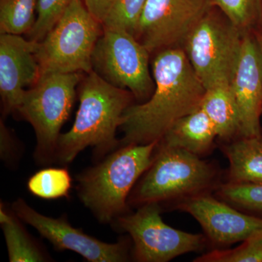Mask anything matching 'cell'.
Masks as SVG:
<instances>
[{
    "instance_id": "obj_19",
    "label": "cell",
    "mask_w": 262,
    "mask_h": 262,
    "mask_svg": "<svg viewBox=\"0 0 262 262\" xmlns=\"http://www.w3.org/2000/svg\"><path fill=\"white\" fill-rule=\"evenodd\" d=\"M14 212L7 210L1 203L0 224L5 234L10 262L47 261L48 257L33 241Z\"/></svg>"
},
{
    "instance_id": "obj_17",
    "label": "cell",
    "mask_w": 262,
    "mask_h": 262,
    "mask_svg": "<svg viewBox=\"0 0 262 262\" xmlns=\"http://www.w3.org/2000/svg\"><path fill=\"white\" fill-rule=\"evenodd\" d=\"M201 108L214 125L218 137L231 141L241 136L238 108L230 84L206 90Z\"/></svg>"
},
{
    "instance_id": "obj_7",
    "label": "cell",
    "mask_w": 262,
    "mask_h": 262,
    "mask_svg": "<svg viewBox=\"0 0 262 262\" xmlns=\"http://www.w3.org/2000/svg\"><path fill=\"white\" fill-rule=\"evenodd\" d=\"M244 33L211 12L193 29L184 52L206 90L231 84L241 56Z\"/></svg>"
},
{
    "instance_id": "obj_4",
    "label": "cell",
    "mask_w": 262,
    "mask_h": 262,
    "mask_svg": "<svg viewBox=\"0 0 262 262\" xmlns=\"http://www.w3.org/2000/svg\"><path fill=\"white\" fill-rule=\"evenodd\" d=\"M216 169L186 150L160 144L149 168L136 183L128 205L180 201L216 189Z\"/></svg>"
},
{
    "instance_id": "obj_25",
    "label": "cell",
    "mask_w": 262,
    "mask_h": 262,
    "mask_svg": "<svg viewBox=\"0 0 262 262\" xmlns=\"http://www.w3.org/2000/svg\"><path fill=\"white\" fill-rule=\"evenodd\" d=\"M73 0H37L34 27L29 33V39L39 42L58 23Z\"/></svg>"
},
{
    "instance_id": "obj_20",
    "label": "cell",
    "mask_w": 262,
    "mask_h": 262,
    "mask_svg": "<svg viewBox=\"0 0 262 262\" xmlns=\"http://www.w3.org/2000/svg\"><path fill=\"white\" fill-rule=\"evenodd\" d=\"M37 0H0V32L29 34L35 24Z\"/></svg>"
},
{
    "instance_id": "obj_15",
    "label": "cell",
    "mask_w": 262,
    "mask_h": 262,
    "mask_svg": "<svg viewBox=\"0 0 262 262\" xmlns=\"http://www.w3.org/2000/svg\"><path fill=\"white\" fill-rule=\"evenodd\" d=\"M217 136L214 125L203 108L179 119L165 133L160 144L179 148L198 156L213 149Z\"/></svg>"
},
{
    "instance_id": "obj_5",
    "label": "cell",
    "mask_w": 262,
    "mask_h": 262,
    "mask_svg": "<svg viewBox=\"0 0 262 262\" xmlns=\"http://www.w3.org/2000/svg\"><path fill=\"white\" fill-rule=\"evenodd\" d=\"M82 78V73L44 74L24 92L16 113L35 131L34 157L38 163L56 161L60 130L70 116L76 89Z\"/></svg>"
},
{
    "instance_id": "obj_22",
    "label": "cell",
    "mask_w": 262,
    "mask_h": 262,
    "mask_svg": "<svg viewBox=\"0 0 262 262\" xmlns=\"http://www.w3.org/2000/svg\"><path fill=\"white\" fill-rule=\"evenodd\" d=\"M72 187V178L67 168H48L39 170L27 182L29 192L42 199L67 198Z\"/></svg>"
},
{
    "instance_id": "obj_23",
    "label": "cell",
    "mask_w": 262,
    "mask_h": 262,
    "mask_svg": "<svg viewBox=\"0 0 262 262\" xmlns=\"http://www.w3.org/2000/svg\"><path fill=\"white\" fill-rule=\"evenodd\" d=\"M194 262H262V232L234 248H215L194 258Z\"/></svg>"
},
{
    "instance_id": "obj_9",
    "label": "cell",
    "mask_w": 262,
    "mask_h": 262,
    "mask_svg": "<svg viewBox=\"0 0 262 262\" xmlns=\"http://www.w3.org/2000/svg\"><path fill=\"white\" fill-rule=\"evenodd\" d=\"M149 53L130 33L103 29L93 54V70L108 83L145 100L155 89L149 74Z\"/></svg>"
},
{
    "instance_id": "obj_26",
    "label": "cell",
    "mask_w": 262,
    "mask_h": 262,
    "mask_svg": "<svg viewBox=\"0 0 262 262\" xmlns=\"http://www.w3.org/2000/svg\"><path fill=\"white\" fill-rule=\"evenodd\" d=\"M18 147L14 139L3 120L0 123V156L3 161L8 164L14 163L18 155Z\"/></svg>"
},
{
    "instance_id": "obj_1",
    "label": "cell",
    "mask_w": 262,
    "mask_h": 262,
    "mask_svg": "<svg viewBox=\"0 0 262 262\" xmlns=\"http://www.w3.org/2000/svg\"><path fill=\"white\" fill-rule=\"evenodd\" d=\"M155 89L122 116V146L160 141L179 119L201 108L206 90L180 48L159 51L152 63Z\"/></svg>"
},
{
    "instance_id": "obj_21",
    "label": "cell",
    "mask_w": 262,
    "mask_h": 262,
    "mask_svg": "<svg viewBox=\"0 0 262 262\" xmlns=\"http://www.w3.org/2000/svg\"><path fill=\"white\" fill-rule=\"evenodd\" d=\"M217 198L237 209L262 219V184L231 183L220 184Z\"/></svg>"
},
{
    "instance_id": "obj_27",
    "label": "cell",
    "mask_w": 262,
    "mask_h": 262,
    "mask_svg": "<svg viewBox=\"0 0 262 262\" xmlns=\"http://www.w3.org/2000/svg\"><path fill=\"white\" fill-rule=\"evenodd\" d=\"M257 41L258 49H259L260 57H261V67H262V34H258V37L256 38Z\"/></svg>"
},
{
    "instance_id": "obj_8",
    "label": "cell",
    "mask_w": 262,
    "mask_h": 262,
    "mask_svg": "<svg viewBox=\"0 0 262 262\" xmlns=\"http://www.w3.org/2000/svg\"><path fill=\"white\" fill-rule=\"evenodd\" d=\"M160 214V204L147 203L138 207L135 213H125L112 222L114 228L130 234L136 261L167 262L206 247V236L170 227Z\"/></svg>"
},
{
    "instance_id": "obj_13",
    "label": "cell",
    "mask_w": 262,
    "mask_h": 262,
    "mask_svg": "<svg viewBox=\"0 0 262 262\" xmlns=\"http://www.w3.org/2000/svg\"><path fill=\"white\" fill-rule=\"evenodd\" d=\"M37 46L20 35L0 36V94L5 115L17 113L25 87L34 85L40 78Z\"/></svg>"
},
{
    "instance_id": "obj_24",
    "label": "cell",
    "mask_w": 262,
    "mask_h": 262,
    "mask_svg": "<svg viewBox=\"0 0 262 262\" xmlns=\"http://www.w3.org/2000/svg\"><path fill=\"white\" fill-rule=\"evenodd\" d=\"M229 21L239 30L247 31L261 13V0H213Z\"/></svg>"
},
{
    "instance_id": "obj_2",
    "label": "cell",
    "mask_w": 262,
    "mask_h": 262,
    "mask_svg": "<svg viewBox=\"0 0 262 262\" xmlns=\"http://www.w3.org/2000/svg\"><path fill=\"white\" fill-rule=\"evenodd\" d=\"M80 106L68 132L60 135L56 161L70 163L88 146H94L98 156L115 149L122 116L134 95L126 89L108 83L94 70L81 80Z\"/></svg>"
},
{
    "instance_id": "obj_3",
    "label": "cell",
    "mask_w": 262,
    "mask_h": 262,
    "mask_svg": "<svg viewBox=\"0 0 262 262\" xmlns=\"http://www.w3.org/2000/svg\"><path fill=\"white\" fill-rule=\"evenodd\" d=\"M159 142L122 146L77 176L79 198L100 222L127 213L131 191L152 163Z\"/></svg>"
},
{
    "instance_id": "obj_12",
    "label": "cell",
    "mask_w": 262,
    "mask_h": 262,
    "mask_svg": "<svg viewBox=\"0 0 262 262\" xmlns=\"http://www.w3.org/2000/svg\"><path fill=\"white\" fill-rule=\"evenodd\" d=\"M174 207L192 215L208 241L217 246L243 242L262 232V219L245 213L210 192L185 198Z\"/></svg>"
},
{
    "instance_id": "obj_16",
    "label": "cell",
    "mask_w": 262,
    "mask_h": 262,
    "mask_svg": "<svg viewBox=\"0 0 262 262\" xmlns=\"http://www.w3.org/2000/svg\"><path fill=\"white\" fill-rule=\"evenodd\" d=\"M222 150L229 162L227 182L262 184V134L239 136Z\"/></svg>"
},
{
    "instance_id": "obj_6",
    "label": "cell",
    "mask_w": 262,
    "mask_h": 262,
    "mask_svg": "<svg viewBox=\"0 0 262 262\" xmlns=\"http://www.w3.org/2000/svg\"><path fill=\"white\" fill-rule=\"evenodd\" d=\"M102 33L101 24L82 0H73L51 32L38 42L35 55L41 75L91 72L95 47Z\"/></svg>"
},
{
    "instance_id": "obj_10",
    "label": "cell",
    "mask_w": 262,
    "mask_h": 262,
    "mask_svg": "<svg viewBox=\"0 0 262 262\" xmlns=\"http://www.w3.org/2000/svg\"><path fill=\"white\" fill-rule=\"evenodd\" d=\"M213 0H146L135 37L149 53L184 46Z\"/></svg>"
},
{
    "instance_id": "obj_18",
    "label": "cell",
    "mask_w": 262,
    "mask_h": 262,
    "mask_svg": "<svg viewBox=\"0 0 262 262\" xmlns=\"http://www.w3.org/2000/svg\"><path fill=\"white\" fill-rule=\"evenodd\" d=\"M103 29L125 31L136 35L146 0H82Z\"/></svg>"
},
{
    "instance_id": "obj_14",
    "label": "cell",
    "mask_w": 262,
    "mask_h": 262,
    "mask_svg": "<svg viewBox=\"0 0 262 262\" xmlns=\"http://www.w3.org/2000/svg\"><path fill=\"white\" fill-rule=\"evenodd\" d=\"M230 86L238 108L241 136L261 135V57L256 39L247 33H244L238 65Z\"/></svg>"
},
{
    "instance_id": "obj_11",
    "label": "cell",
    "mask_w": 262,
    "mask_h": 262,
    "mask_svg": "<svg viewBox=\"0 0 262 262\" xmlns=\"http://www.w3.org/2000/svg\"><path fill=\"white\" fill-rule=\"evenodd\" d=\"M12 211L25 223L32 226L58 250H70L91 262L128 261L130 243L127 239L107 244L75 228L64 217L55 219L36 211L22 198L12 205Z\"/></svg>"
},
{
    "instance_id": "obj_28",
    "label": "cell",
    "mask_w": 262,
    "mask_h": 262,
    "mask_svg": "<svg viewBox=\"0 0 262 262\" xmlns=\"http://www.w3.org/2000/svg\"><path fill=\"white\" fill-rule=\"evenodd\" d=\"M261 13H262V0H261Z\"/></svg>"
}]
</instances>
